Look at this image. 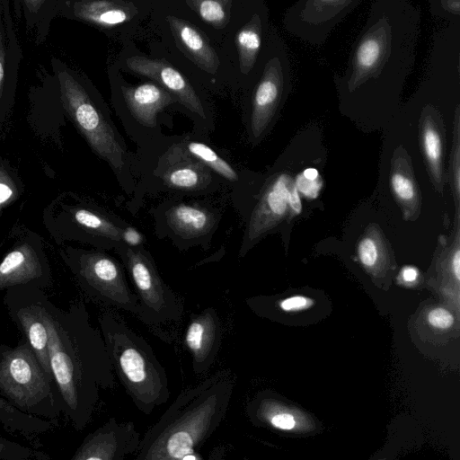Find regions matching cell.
I'll return each mask as SVG.
<instances>
[{"label": "cell", "mask_w": 460, "mask_h": 460, "mask_svg": "<svg viewBox=\"0 0 460 460\" xmlns=\"http://www.w3.org/2000/svg\"><path fill=\"white\" fill-rule=\"evenodd\" d=\"M41 305L49 338L50 370L61 411L77 430H82L92 419L101 390L115 385L106 345L102 332L90 322L84 303L62 309L43 292Z\"/></svg>", "instance_id": "1"}, {"label": "cell", "mask_w": 460, "mask_h": 460, "mask_svg": "<svg viewBox=\"0 0 460 460\" xmlns=\"http://www.w3.org/2000/svg\"><path fill=\"white\" fill-rule=\"evenodd\" d=\"M420 22L411 0H373L345 73L335 79L342 92L400 85L414 65Z\"/></svg>", "instance_id": "2"}, {"label": "cell", "mask_w": 460, "mask_h": 460, "mask_svg": "<svg viewBox=\"0 0 460 460\" xmlns=\"http://www.w3.org/2000/svg\"><path fill=\"white\" fill-rule=\"evenodd\" d=\"M235 376L222 370L181 391L139 444L136 460H201L199 450L226 416Z\"/></svg>", "instance_id": "3"}, {"label": "cell", "mask_w": 460, "mask_h": 460, "mask_svg": "<svg viewBox=\"0 0 460 460\" xmlns=\"http://www.w3.org/2000/svg\"><path fill=\"white\" fill-rule=\"evenodd\" d=\"M54 79L66 114L92 151L112 171L121 190H135L137 157L117 128L111 110L93 84L84 75L56 61Z\"/></svg>", "instance_id": "4"}, {"label": "cell", "mask_w": 460, "mask_h": 460, "mask_svg": "<svg viewBox=\"0 0 460 460\" xmlns=\"http://www.w3.org/2000/svg\"><path fill=\"white\" fill-rule=\"evenodd\" d=\"M137 180L127 207L135 215L146 196L199 197L228 190L226 183L182 146L180 135L164 134L137 148Z\"/></svg>", "instance_id": "5"}, {"label": "cell", "mask_w": 460, "mask_h": 460, "mask_svg": "<svg viewBox=\"0 0 460 460\" xmlns=\"http://www.w3.org/2000/svg\"><path fill=\"white\" fill-rule=\"evenodd\" d=\"M99 324L113 371L136 407L151 414L171 394L164 367L145 338L119 316L103 313Z\"/></svg>", "instance_id": "6"}, {"label": "cell", "mask_w": 460, "mask_h": 460, "mask_svg": "<svg viewBox=\"0 0 460 460\" xmlns=\"http://www.w3.org/2000/svg\"><path fill=\"white\" fill-rule=\"evenodd\" d=\"M161 51L197 80L208 93L230 92L218 48L192 21L161 0L148 20Z\"/></svg>", "instance_id": "7"}, {"label": "cell", "mask_w": 460, "mask_h": 460, "mask_svg": "<svg viewBox=\"0 0 460 460\" xmlns=\"http://www.w3.org/2000/svg\"><path fill=\"white\" fill-rule=\"evenodd\" d=\"M148 49L149 54H146L133 40H127L112 63L123 73L152 80L169 92L181 112L193 122L194 130L205 135L213 132L215 115L209 93L169 59L154 40L148 42Z\"/></svg>", "instance_id": "8"}, {"label": "cell", "mask_w": 460, "mask_h": 460, "mask_svg": "<svg viewBox=\"0 0 460 460\" xmlns=\"http://www.w3.org/2000/svg\"><path fill=\"white\" fill-rule=\"evenodd\" d=\"M291 88L288 46L271 24L255 74L243 93V123L249 142L266 136Z\"/></svg>", "instance_id": "9"}, {"label": "cell", "mask_w": 460, "mask_h": 460, "mask_svg": "<svg viewBox=\"0 0 460 460\" xmlns=\"http://www.w3.org/2000/svg\"><path fill=\"white\" fill-rule=\"evenodd\" d=\"M0 393L22 411L53 421L61 417L55 382L23 337L15 347L0 344Z\"/></svg>", "instance_id": "10"}, {"label": "cell", "mask_w": 460, "mask_h": 460, "mask_svg": "<svg viewBox=\"0 0 460 460\" xmlns=\"http://www.w3.org/2000/svg\"><path fill=\"white\" fill-rule=\"evenodd\" d=\"M271 23L265 0H235L218 49L231 93L243 92L252 81Z\"/></svg>", "instance_id": "11"}, {"label": "cell", "mask_w": 460, "mask_h": 460, "mask_svg": "<svg viewBox=\"0 0 460 460\" xmlns=\"http://www.w3.org/2000/svg\"><path fill=\"white\" fill-rule=\"evenodd\" d=\"M107 74L111 106L137 148L163 136L160 116L170 110L181 111L177 100L152 80L128 82L113 63Z\"/></svg>", "instance_id": "12"}, {"label": "cell", "mask_w": 460, "mask_h": 460, "mask_svg": "<svg viewBox=\"0 0 460 460\" xmlns=\"http://www.w3.org/2000/svg\"><path fill=\"white\" fill-rule=\"evenodd\" d=\"M43 217L47 229L58 243L75 241L115 252L127 246L122 239L127 221L73 194H64L52 201Z\"/></svg>", "instance_id": "13"}, {"label": "cell", "mask_w": 460, "mask_h": 460, "mask_svg": "<svg viewBox=\"0 0 460 460\" xmlns=\"http://www.w3.org/2000/svg\"><path fill=\"white\" fill-rule=\"evenodd\" d=\"M81 289L92 299L139 317L140 305L130 288L122 263L97 248L66 245L59 251Z\"/></svg>", "instance_id": "14"}, {"label": "cell", "mask_w": 460, "mask_h": 460, "mask_svg": "<svg viewBox=\"0 0 460 460\" xmlns=\"http://www.w3.org/2000/svg\"><path fill=\"white\" fill-rule=\"evenodd\" d=\"M154 229L181 251L208 249L221 221V210L214 204L172 196L151 210Z\"/></svg>", "instance_id": "15"}, {"label": "cell", "mask_w": 460, "mask_h": 460, "mask_svg": "<svg viewBox=\"0 0 460 460\" xmlns=\"http://www.w3.org/2000/svg\"><path fill=\"white\" fill-rule=\"evenodd\" d=\"M133 283L140 305L139 319L150 325L178 321L182 305L164 281L150 252L141 245L124 246L116 252Z\"/></svg>", "instance_id": "16"}, {"label": "cell", "mask_w": 460, "mask_h": 460, "mask_svg": "<svg viewBox=\"0 0 460 460\" xmlns=\"http://www.w3.org/2000/svg\"><path fill=\"white\" fill-rule=\"evenodd\" d=\"M161 0H67L61 13L121 43L133 40Z\"/></svg>", "instance_id": "17"}, {"label": "cell", "mask_w": 460, "mask_h": 460, "mask_svg": "<svg viewBox=\"0 0 460 460\" xmlns=\"http://www.w3.org/2000/svg\"><path fill=\"white\" fill-rule=\"evenodd\" d=\"M9 237L11 244L0 261V291L49 288L52 274L41 237L25 227L13 229Z\"/></svg>", "instance_id": "18"}, {"label": "cell", "mask_w": 460, "mask_h": 460, "mask_svg": "<svg viewBox=\"0 0 460 460\" xmlns=\"http://www.w3.org/2000/svg\"><path fill=\"white\" fill-rule=\"evenodd\" d=\"M364 0H296L285 12L282 25L291 35L321 46L332 30Z\"/></svg>", "instance_id": "19"}, {"label": "cell", "mask_w": 460, "mask_h": 460, "mask_svg": "<svg viewBox=\"0 0 460 460\" xmlns=\"http://www.w3.org/2000/svg\"><path fill=\"white\" fill-rule=\"evenodd\" d=\"M293 180L287 172L269 177L255 195V202L245 212V228L239 249V257L245 254L265 234L276 228L288 215V190Z\"/></svg>", "instance_id": "20"}, {"label": "cell", "mask_w": 460, "mask_h": 460, "mask_svg": "<svg viewBox=\"0 0 460 460\" xmlns=\"http://www.w3.org/2000/svg\"><path fill=\"white\" fill-rule=\"evenodd\" d=\"M5 291L4 302L10 317L23 333L46 374L53 379L49 365V332L42 315L43 290L17 287Z\"/></svg>", "instance_id": "21"}, {"label": "cell", "mask_w": 460, "mask_h": 460, "mask_svg": "<svg viewBox=\"0 0 460 460\" xmlns=\"http://www.w3.org/2000/svg\"><path fill=\"white\" fill-rule=\"evenodd\" d=\"M205 134L193 131L180 135L184 148L197 160L205 164L217 174L231 190V198L234 208L243 214L250 190L254 183V176L249 171L238 167L208 142Z\"/></svg>", "instance_id": "22"}, {"label": "cell", "mask_w": 460, "mask_h": 460, "mask_svg": "<svg viewBox=\"0 0 460 460\" xmlns=\"http://www.w3.org/2000/svg\"><path fill=\"white\" fill-rule=\"evenodd\" d=\"M140 441V433L133 422H119L111 417L84 438L72 460H124L137 453Z\"/></svg>", "instance_id": "23"}, {"label": "cell", "mask_w": 460, "mask_h": 460, "mask_svg": "<svg viewBox=\"0 0 460 460\" xmlns=\"http://www.w3.org/2000/svg\"><path fill=\"white\" fill-rule=\"evenodd\" d=\"M22 52L14 31L10 0H0V137L13 111Z\"/></svg>", "instance_id": "24"}, {"label": "cell", "mask_w": 460, "mask_h": 460, "mask_svg": "<svg viewBox=\"0 0 460 460\" xmlns=\"http://www.w3.org/2000/svg\"><path fill=\"white\" fill-rule=\"evenodd\" d=\"M222 324L214 307L192 314L186 327L184 344L191 356L196 375L207 372L215 362L222 341Z\"/></svg>", "instance_id": "25"}, {"label": "cell", "mask_w": 460, "mask_h": 460, "mask_svg": "<svg viewBox=\"0 0 460 460\" xmlns=\"http://www.w3.org/2000/svg\"><path fill=\"white\" fill-rule=\"evenodd\" d=\"M197 24L218 48L226 32L235 0H167Z\"/></svg>", "instance_id": "26"}, {"label": "cell", "mask_w": 460, "mask_h": 460, "mask_svg": "<svg viewBox=\"0 0 460 460\" xmlns=\"http://www.w3.org/2000/svg\"><path fill=\"white\" fill-rule=\"evenodd\" d=\"M420 142L430 180L436 190L442 193L446 182L443 167L445 130L438 111L429 104L421 111Z\"/></svg>", "instance_id": "27"}, {"label": "cell", "mask_w": 460, "mask_h": 460, "mask_svg": "<svg viewBox=\"0 0 460 460\" xmlns=\"http://www.w3.org/2000/svg\"><path fill=\"white\" fill-rule=\"evenodd\" d=\"M390 186L405 220H415L420 213L421 196L406 150L399 146L391 160Z\"/></svg>", "instance_id": "28"}, {"label": "cell", "mask_w": 460, "mask_h": 460, "mask_svg": "<svg viewBox=\"0 0 460 460\" xmlns=\"http://www.w3.org/2000/svg\"><path fill=\"white\" fill-rule=\"evenodd\" d=\"M17 18L24 15L27 29L37 30L36 36L44 40L54 15L61 13L67 0H14Z\"/></svg>", "instance_id": "29"}, {"label": "cell", "mask_w": 460, "mask_h": 460, "mask_svg": "<svg viewBox=\"0 0 460 460\" xmlns=\"http://www.w3.org/2000/svg\"><path fill=\"white\" fill-rule=\"evenodd\" d=\"M0 423L12 432L33 437L51 429L53 421L25 413L0 396Z\"/></svg>", "instance_id": "30"}, {"label": "cell", "mask_w": 460, "mask_h": 460, "mask_svg": "<svg viewBox=\"0 0 460 460\" xmlns=\"http://www.w3.org/2000/svg\"><path fill=\"white\" fill-rule=\"evenodd\" d=\"M385 236L377 225H369L360 236L357 251L361 263L367 268H375L382 260L385 251Z\"/></svg>", "instance_id": "31"}, {"label": "cell", "mask_w": 460, "mask_h": 460, "mask_svg": "<svg viewBox=\"0 0 460 460\" xmlns=\"http://www.w3.org/2000/svg\"><path fill=\"white\" fill-rule=\"evenodd\" d=\"M448 181L451 186L456 211H460V107L455 111L453 142L449 159Z\"/></svg>", "instance_id": "32"}, {"label": "cell", "mask_w": 460, "mask_h": 460, "mask_svg": "<svg viewBox=\"0 0 460 460\" xmlns=\"http://www.w3.org/2000/svg\"><path fill=\"white\" fill-rule=\"evenodd\" d=\"M22 191V184L14 169L0 157V212L13 203Z\"/></svg>", "instance_id": "33"}, {"label": "cell", "mask_w": 460, "mask_h": 460, "mask_svg": "<svg viewBox=\"0 0 460 460\" xmlns=\"http://www.w3.org/2000/svg\"><path fill=\"white\" fill-rule=\"evenodd\" d=\"M0 459L4 460H27V459H49L44 453L35 451L18 443L0 438Z\"/></svg>", "instance_id": "34"}, {"label": "cell", "mask_w": 460, "mask_h": 460, "mask_svg": "<svg viewBox=\"0 0 460 460\" xmlns=\"http://www.w3.org/2000/svg\"><path fill=\"white\" fill-rule=\"evenodd\" d=\"M430 13L448 22H460V0H428Z\"/></svg>", "instance_id": "35"}, {"label": "cell", "mask_w": 460, "mask_h": 460, "mask_svg": "<svg viewBox=\"0 0 460 460\" xmlns=\"http://www.w3.org/2000/svg\"><path fill=\"white\" fill-rule=\"evenodd\" d=\"M429 323L437 328L447 329L454 323L453 315L444 308H435L428 315Z\"/></svg>", "instance_id": "36"}, {"label": "cell", "mask_w": 460, "mask_h": 460, "mask_svg": "<svg viewBox=\"0 0 460 460\" xmlns=\"http://www.w3.org/2000/svg\"><path fill=\"white\" fill-rule=\"evenodd\" d=\"M122 239L124 243L128 247H138L145 245V237L141 232L129 223L122 231Z\"/></svg>", "instance_id": "37"}, {"label": "cell", "mask_w": 460, "mask_h": 460, "mask_svg": "<svg viewBox=\"0 0 460 460\" xmlns=\"http://www.w3.org/2000/svg\"><path fill=\"white\" fill-rule=\"evenodd\" d=\"M318 180L319 178L311 181L301 174L297 177L295 185L297 190L303 192L306 197L315 198L321 187V183L317 181Z\"/></svg>", "instance_id": "38"}, {"label": "cell", "mask_w": 460, "mask_h": 460, "mask_svg": "<svg viewBox=\"0 0 460 460\" xmlns=\"http://www.w3.org/2000/svg\"><path fill=\"white\" fill-rule=\"evenodd\" d=\"M288 204H289V208H290V215L292 213L293 216H296L301 212V209H302L301 200H300V197L298 194V190H297L294 181H292V183L289 186Z\"/></svg>", "instance_id": "39"}, {"label": "cell", "mask_w": 460, "mask_h": 460, "mask_svg": "<svg viewBox=\"0 0 460 460\" xmlns=\"http://www.w3.org/2000/svg\"><path fill=\"white\" fill-rule=\"evenodd\" d=\"M307 302L304 296H296L282 300L279 302V306L284 311L299 310L306 306Z\"/></svg>", "instance_id": "40"}, {"label": "cell", "mask_w": 460, "mask_h": 460, "mask_svg": "<svg viewBox=\"0 0 460 460\" xmlns=\"http://www.w3.org/2000/svg\"><path fill=\"white\" fill-rule=\"evenodd\" d=\"M451 268H452V271H453L456 279L457 280H459L460 279V249L457 250L454 254V257H453L452 262H451Z\"/></svg>", "instance_id": "41"}, {"label": "cell", "mask_w": 460, "mask_h": 460, "mask_svg": "<svg viewBox=\"0 0 460 460\" xmlns=\"http://www.w3.org/2000/svg\"><path fill=\"white\" fill-rule=\"evenodd\" d=\"M402 276L404 281L412 282L418 277V270L413 267H405L402 271Z\"/></svg>", "instance_id": "42"}, {"label": "cell", "mask_w": 460, "mask_h": 460, "mask_svg": "<svg viewBox=\"0 0 460 460\" xmlns=\"http://www.w3.org/2000/svg\"><path fill=\"white\" fill-rule=\"evenodd\" d=\"M302 175L311 181L316 180L319 178V173L316 169L314 168H307L305 169Z\"/></svg>", "instance_id": "43"}]
</instances>
